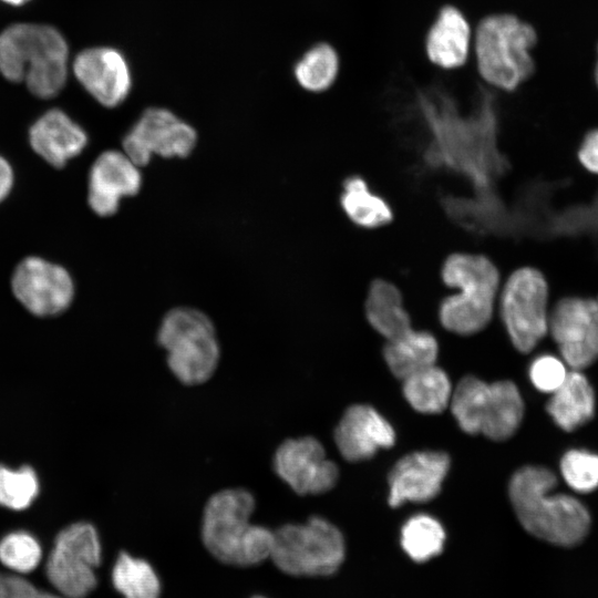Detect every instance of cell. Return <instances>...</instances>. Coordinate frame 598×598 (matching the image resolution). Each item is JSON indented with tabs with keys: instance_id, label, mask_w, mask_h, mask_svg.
I'll list each match as a JSON object with an SVG mask.
<instances>
[{
	"instance_id": "1",
	"label": "cell",
	"mask_w": 598,
	"mask_h": 598,
	"mask_svg": "<svg viewBox=\"0 0 598 598\" xmlns=\"http://www.w3.org/2000/svg\"><path fill=\"white\" fill-rule=\"evenodd\" d=\"M556 475L543 466L517 470L508 485V495L522 526L547 543L573 547L588 535L591 518L577 498L555 493Z\"/></svg>"
},
{
	"instance_id": "2",
	"label": "cell",
	"mask_w": 598,
	"mask_h": 598,
	"mask_svg": "<svg viewBox=\"0 0 598 598\" xmlns=\"http://www.w3.org/2000/svg\"><path fill=\"white\" fill-rule=\"evenodd\" d=\"M255 506L254 495L245 488H226L209 497L204 507L202 539L216 559L248 567L269 558L274 532L250 522Z\"/></svg>"
},
{
	"instance_id": "3",
	"label": "cell",
	"mask_w": 598,
	"mask_h": 598,
	"mask_svg": "<svg viewBox=\"0 0 598 598\" xmlns=\"http://www.w3.org/2000/svg\"><path fill=\"white\" fill-rule=\"evenodd\" d=\"M68 43L53 27L17 23L0 33V73L11 82H24L37 97L51 99L68 76Z\"/></svg>"
},
{
	"instance_id": "4",
	"label": "cell",
	"mask_w": 598,
	"mask_h": 598,
	"mask_svg": "<svg viewBox=\"0 0 598 598\" xmlns=\"http://www.w3.org/2000/svg\"><path fill=\"white\" fill-rule=\"evenodd\" d=\"M441 276L446 286L458 289L440 305L442 326L461 336L483 330L492 319L499 290L495 264L484 255L455 252L444 260Z\"/></svg>"
},
{
	"instance_id": "5",
	"label": "cell",
	"mask_w": 598,
	"mask_h": 598,
	"mask_svg": "<svg viewBox=\"0 0 598 598\" xmlns=\"http://www.w3.org/2000/svg\"><path fill=\"white\" fill-rule=\"evenodd\" d=\"M534 28L512 14L482 19L475 32V55L481 76L494 87L514 91L534 72L529 50L535 45Z\"/></svg>"
},
{
	"instance_id": "6",
	"label": "cell",
	"mask_w": 598,
	"mask_h": 598,
	"mask_svg": "<svg viewBox=\"0 0 598 598\" xmlns=\"http://www.w3.org/2000/svg\"><path fill=\"white\" fill-rule=\"evenodd\" d=\"M157 341L165 349L172 373L185 385L208 381L216 371L220 348L215 327L203 311L177 307L162 319Z\"/></svg>"
},
{
	"instance_id": "7",
	"label": "cell",
	"mask_w": 598,
	"mask_h": 598,
	"mask_svg": "<svg viewBox=\"0 0 598 598\" xmlns=\"http://www.w3.org/2000/svg\"><path fill=\"white\" fill-rule=\"evenodd\" d=\"M451 410L467 434H483L493 441L511 437L524 416V402L516 384L508 380L486 383L467 375L452 391Z\"/></svg>"
},
{
	"instance_id": "8",
	"label": "cell",
	"mask_w": 598,
	"mask_h": 598,
	"mask_svg": "<svg viewBox=\"0 0 598 598\" xmlns=\"http://www.w3.org/2000/svg\"><path fill=\"white\" fill-rule=\"evenodd\" d=\"M344 554L341 532L329 520L312 516L303 524H286L275 530L269 558L287 575L318 577L334 574Z\"/></svg>"
},
{
	"instance_id": "9",
	"label": "cell",
	"mask_w": 598,
	"mask_h": 598,
	"mask_svg": "<svg viewBox=\"0 0 598 598\" xmlns=\"http://www.w3.org/2000/svg\"><path fill=\"white\" fill-rule=\"evenodd\" d=\"M549 288L543 272L534 267L513 271L499 295V312L513 346L532 351L548 333Z\"/></svg>"
},
{
	"instance_id": "10",
	"label": "cell",
	"mask_w": 598,
	"mask_h": 598,
	"mask_svg": "<svg viewBox=\"0 0 598 598\" xmlns=\"http://www.w3.org/2000/svg\"><path fill=\"white\" fill-rule=\"evenodd\" d=\"M101 563L97 532L90 523H75L61 530L48 557L45 574L64 598H84L96 587Z\"/></svg>"
},
{
	"instance_id": "11",
	"label": "cell",
	"mask_w": 598,
	"mask_h": 598,
	"mask_svg": "<svg viewBox=\"0 0 598 598\" xmlns=\"http://www.w3.org/2000/svg\"><path fill=\"white\" fill-rule=\"evenodd\" d=\"M197 142L195 128L165 107L146 109L125 134L123 152L138 167L154 155L172 158L186 157Z\"/></svg>"
},
{
	"instance_id": "12",
	"label": "cell",
	"mask_w": 598,
	"mask_h": 598,
	"mask_svg": "<svg viewBox=\"0 0 598 598\" xmlns=\"http://www.w3.org/2000/svg\"><path fill=\"white\" fill-rule=\"evenodd\" d=\"M548 332L564 362L582 370L598 360V297H565L549 311Z\"/></svg>"
},
{
	"instance_id": "13",
	"label": "cell",
	"mask_w": 598,
	"mask_h": 598,
	"mask_svg": "<svg viewBox=\"0 0 598 598\" xmlns=\"http://www.w3.org/2000/svg\"><path fill=\"white\" fill-rule=\"evenodd\" d=\"M11 287L16 298L31 313L54 316L66 310L74 296L70 274L40 257H27L16 267Z\"/></svg>"
},
{
	"instance_id": "14",
	"label": "cell",
	"mask_w": 598,
	"mask_h": 598,
	"mask_svg": "<svg viewBox=\"0 0 598 598\" xmlns=\"http://www.w3.org/2000/svg\"><path fill=\"white\" fill-rule=\"evenodd\" d=\"M274 470L299 495L322 494L338 481V466L327 458L322 444L312 436L288 439L275 452Z\"/></svg>"
},
{
	"instance_id": "15",
	"label": "cell",
	"mask_w": 598,
	"mask_h": 598,
	"mask_svg": "<svg viewBox=\"0 0 598 598\" xmlns=\"http://www.w3.org/2000/svg\"><path fill=\"white\" fill-rule=\"evenodd\" d=\"M72 68L81 85L105 107L121 105L132 90L130 64L115 48L85 49L75 56Z\"/></svg>"
},
{
	"instance_id": "16",
	"label": "cell",
	"mask_w": 598,
	"mask_h": 598,
	"mask_svg": "<svg viewBox=\"0 0 598 598\" xmlns=\"http://www.w3.org/2000/svg\"><path fill=\"white\" fill-rule=\"evenodd\" d=\"M450 457L440 451H417L400 458L389 474V505L423 503L440 493L450 470Z\"/></svg>"
},
{
	"instance_id": "17",
	"label": "cell",
	"mask_w": 598,
	"mask_h": 598,
	"mask_svg": "<svg viewBox=\"0 0 598 598\" xmlns=\"http://www.w3.org/2000/svg\"><path fill=\"white\" fill-rule=\"evenodd\" d=\"M138 167L124 152L105 151L89 173L87 202L99 216L114 215L121 199L136 195L142 186Z\"/></svg>"
},
{
	"instance_id": "18",
	"label": "cell",
	"mask_w": 598,
	"mask_h": 598,
	"mask_svg": "<svg viewBox=\"0 0 598 598\" xmlns=\"http://www.w3.org/2000/svg\"><path fill=\"white\" fill-rule=\"evenodd\" d=\"M334 442L349 462L371 458L379 450L389 448L395 442L392 425L372 406H349L334 430Z\"/></svg>"
},
{
	"instance_id": "19",
	"label": "cell",
	"mask_w": 598,
	"mask_h": 598,
	"mask_svg": "<svg viewBox=\"0 0 598 598\" xmlns=\"http://www.w3.org/2000/svg\"><path fill=\"white\" fill-rule=\"evenodd\" d=\"M87 141L86 132L58 109L45 112L29 130L33 151L58 168L78 156L86 147Z\"/></svg>"
},
{
	"instance_id": "20",
	"label": "cell",
	"mask_w": 598,
	"mask_h": 598,
	"mask_svg": "<svg viewBox=\"0 0 598 598\" xmlns=\"http://www.w3.org/2000/svg\"><path fill=\"white\" fill-rule=\"evenodd\" d=\"M471 28L463 13L452 6L441 9L425 41L427 58L443 69L462 66L468 56Z\"/></svg>"
},
{
	"instance_id": "21",
	"label": "cell",
	"mask_w": 598,
	"mask_h": 598,
	"mask_svg": "<svg viewBox=\"0 0 598 598\" xmlns=\"http://www.w3.org/2000/svg\"><path fill=\"white\" fill-rule=\"evenodd\" d=\"M595 406V392L588 379L580 370L571 369L551 393L546 410L557 426L571 432L594 417Z\"/></svg>"
},
{
	"instance_id": "22",
	"label": "cell",
	"mask_w": 598,
	"mask_h": 598,
	"mask_svg": "<svg viewBox=\"0 0 598 598\" xmlns=\"http://www.w3.org/2000/svg\"><path fill=\"white\" fill-rule=\"evenodd\" d=\"M365 317L371 327L386 339H396L412 330L400 290L390 281L375 279L365 299Z\"/></svg>"
},
{
	"instance_id": "23",
	"label": "cell",
	"mask_w": 598,
	"mask_h": 598,
	"mask_svg": "<svg viewBox=\"0 0 598 598\" xmlns=\"http://www.w3.org/2000/svg\"><path fill=\"white\" fill-rule=\"evenodd\" d=\"M437 352L439 346L433 334L412 329L386 341L383 357L391 372L403 380L425 367L435 364Z\"/></svg>"
},
{
	"instance_id": "24",
	"label": "cell",
	"mask_w": 598,
	"mask_h": 598,
	"mask_svg": "<svg viewBox=\"0 0 598 598\" xmlns=\"http://www.w3.org/2000/svg\"><path fill=\"white\" fill-rule=\"evenodd\" d=\"M340 204L348 218L362 228H379L392 220L389 204L371 192L367 182L357 175L344 179Z\"/></svg>"
},
{
	"instance_id": "25",
	"label": "cell",
	"mask_w": 598,
	"mask_h": 598,
	"mask_svg": "<svg viewBox=\"0 0 598 598\" xmlns=\"http://www.w3.org/2000/svg\"><path fill=\"white\" fill-rule=\"evenodd\" d=\"M451 381L444 370L435 364L425 367L403 379V394L417 412H442L451 401Z\"/></svg>"
},
{
	"instance_id": "26",
	"label": "cell",
	"mask_w": 598,
	"mask_h": 598,
	"mask_svg": "<svg viewBox=\"0 0 598 598\" xmlns=\"http://www.w3.org/2000/svg\"><path fill=\"white\" fill-rule=\"evenodd\" d=\"M338 72V53L328 43H318L308 49L293 66L297 83L313 93L328 90L336 81Z\"/></svg>"
},
{
	"instance_id": "27",
	"label": "cell",
	"mask_w": 598,
	"mask_h": 598,
	"mask_svg": "<svg viewBox=\"0 0 598 598\" xmlns=\"http://www.w3.org/2000/svg\"><path fill=\"white\" fill-rule=\"evenodd\" d=\"M114 588L124 598H158L159 579L153 567L144 559L120 553L112 570Z\"/></svg>"
},
{
	"instance_id": "28",
	"label": "cell",
	"mask_w": 598,
	"mask_h": 598,
	"mask_svg": "<svg viewBox=\"0 0 598 598\" xmlns=\"http://www.w3.org/2000/svg\"><path fill=\"white\" fill-rule=\"evenodd\" d=\"M445 542L441 523L427 514L410 517L401 529V546L416 563H424L437 556Z\"/></svg>"
},
{
	"instance_id": "29",
	"label": "cell",
	"mask_w": 598,
	"mask_h": 598,
	"mask_svg": "<svg viewBox=\"0 0 598 598\" xmlns=\"http://www.w3.org/2000/svg\"><path fill=\"white\" fill-rule=\"evenodd\" d=\"M39 483L30 466L13 471L0 465V505L20 511L35 498Z\"/></svg>"
},
{
	"instance_id": "30",
	"label": "cell",
	"mask_w": 598,
	"mask_h": 598,
	"mask_svg": "<svg viewBox=\"0 0 598 598\" xmlns=\"http://www.w3.org/2000/svg\"><path fill=\"white\" fill-rule=\"evenodd\" d=\"M41 559L39 542L27 532L10 533L0 540V561L16 573L34 570Z\"/></svg>"
},
{
	"instance_id": "31",
	"label": "cell",
	"mask_w": 598,
	"mask_h": 598,
	"mask_svg": "<svg viewBox=\"0 0 598 598\" xmlns=\"http://www.w3.org/2000/svg\"><path fill=\"white\" fill-rule=\"evenodd\" d=\"M560 473L571 489L592 492L598 487V455L586 450H569L560 460Z\"/></svg>"
},
{
	"instance_id": "32",
	"label": "cell",
	"mask_w": 598,
	"mask_h": 598,
	"mask_svg": "<svg viewBox=\"0 0 598 598\" xmlns=\"http://www.w3.org/2000/svg\"><path fill=\"white\" fill-rule=\"evenodd\" d=\"M567 373L564 360L551 354L535 358L528 370L533 385L538 391L550 394L563 384Z\"/></svg>"
},
{
	"instance_id": "33",
	"label": "cell",
	"mask_w": 598,
	"mask_h": 598,
	"mask_svg": "<svg viewBox=\"0 0 598 598\" xmlns=\"http://www.w3.org/2000/svg\"><path fill=\"white\" fill-rule=\"evenodd\" d=\"M0 598H64L37 588L29 580L0 573Z\"/></svg>"
},
{
	"instance_id": "34",
	"label": "cell",
	"mask_w": 598,
	"mask_h": 598,
	"mask_svg": "<svg viewBox=\"0 0 598 598\" xmlns=\"http://www.w3.org/2000/svg\"><path fill=\"white\" fill-rule=\"evenodd\" d=\"M577 157L586 171L598 175V128L585 135L578 147Z\"/></svg>"
},
{
	"instance_id": "35",
	"label": "cell",
	"mask_w": 598,
	"mask_h": 598,
	"mask_svg": "<svg viewBox=\"0 0 598 598\" xmlns=\"http://www.w3.org/2000/svg\"><path fill=\"white\" fill-rule=\"evenodd\" d=\"M13 177L10 164L0 156V203L9 195L13 186Z\"/></svg>"
},
{
	"instance_id": "36",
	"label": "cell",
	"mask_w": 598,
	"mask_h": 598,
	"mask_svg": "<svg viewBox=\"0 0 598 598\" xmlns=\"http://www.w3.org/2000/svg\"><path fill=\"white\" fill-rule=\"evenodd\" d=\"M8 4H11V6H22L24 4L25 2H28L29 0H1Z\"/></svg>"
},
{
	"instance_id": "37",
	"label": "cell",
	"mask_w": 598,
	"mask_h": 598,
	"mask_svg": "<svg viewBox=\"0 0 598 598\" xmlns=\"http://www.w3.org/2000/svg\"><path fill=\"white\" fill-rule=\"evenodd\" d=\"M596 83L598 85V63L596 65V72H595Z\"/></svg>"
},
{
	"instance_id": "38",
	"label": "cell",
	"mask_w": 598,
	"mask_h": 598,
	"mask_svg": "<svg viewBox=\"0 0 598 598\" xmlns=\"http://www.w3.org/2000/svg\"><path fill=\"white\" fill-rule=\"evenodd\" d=\"M252 598H265V597H262V596H255V597H252Z\"/></svg>"
}]
</instances>
